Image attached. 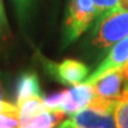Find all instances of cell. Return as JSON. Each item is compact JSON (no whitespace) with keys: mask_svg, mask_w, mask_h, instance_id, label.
Instances as JSON below:
<instances>
[{"mask_svg":"<svg viewBox=\"0 0 128 128\" xmlns=\"http://www.w3.org/2000/svg\"><path fill=\"white\" fill-rule=\"evenodd\" d=\"M4 18V7H2V1H0V23Z\"/></svg>","mask_w":128,"mask_h":128,"instance_id":"cell-18","label":"cell"},{"mask_svg":"<svg viewBox=\"0 0 128 128\" xmlns=\"http://www.w3.org/2000/svg\"><path fill=\"white\" fill-rule=\"evenodd\" d=\"M37 1L38 0H12L20 24H25L30 19V16L36 6Z\"/></svg>","mask_w":128,"mask_h":128,"instance_id":"cell-11","label":"cell"},{"mask_svg":"<svg viewBox=\"0 0 128 128\" xmlns=\"http://www.w3.org/2000/svg\"><path fill=\"white\" fill-rule=\"evenodd\" d=\"M0 114L18 115V106L6 101H0Z\"/></svg>","mask_w":128,"mask_h":128,"instance_id":"cell-15","label":"cell"},{"mask_svg":"<svg viewBox=\"0 0 128 128\" xmlns=\"http://www.w3.org/2000/svg\"><path fill=\"white\" fill-rule=\"evenodd\" d=\"M97 10V18L107 13L118 11L119 0H92Z\"/></svg>","mask_w":128,"mask_h":128,"instance_id":"cell-13","label":"cell"},{"mask_svg":"<svg viewBox=\"0 0 128 128\" xmlns=\"http://www.w3.org/2000/svg\"><path fill=\"white\" fill-rule=\"evenodd\" d=\"M33 97L43 98V92H42L38 75L34 71L28 70V71H24L20 74L16 81L14 101H16V104L18 106L23 101L33 98Z\"/></svg>","mask_w":128,"mask_h":128,"instance_id":"cell-9","label":"cell"},{"mask_svg":"<svg viewBox=\"0 0 128 128\" xmlns=\"http://www.w3.org/2000/svg\"><path fill=\"white\" fill-rule=\"evenodd\" d=\"M56 128H75V127H74L72 124H70V121L66 119V120H64L63 122H60V124H58Z\"/></svg>","mask_w":128,"mask_h":128,"instance_id":"cell-17","label":"cell"},{"mask_svg":"<svg viewBox=\"0 0 128 128\" xmlns=\"http://www.w3.org/2000/svg\"><path fill=\"white\" fill-rule=\"evenodd\" d=\"M116 128H128V82H124V89L114 113Z\"/></svg>","mask_w":128,"mask_h":128,"instance_id":"cell-10","label":"cell"},{"mask_svg":"<svg viewBox=\"0 0 128 128\" xmlns=\"http://www.w3.org/2000/svg\"><path fill=\"white\" fill-rule=\"evenodd\" d=\"M4 98H5L4 89H2V86H1V82H0V101H4Z\"/></svg>","mask_w":128,"mask_h":128,"instance_id":"cell-19","label":"cell"},{"mask_svg":"<svg viewBox=\"0 0 128 128\" xmlns=\"http://www.w3.org/2000/svg\"><path fill=\"white\" fill-rule=\"evenodd\" d=\"M128 36V11H115L101 16L89 28L83 43L86 58L102 60L109 50Z\"/></svg>","mask_w":128,"mask_h":128,"instance_id":"cell-1","label":"cell"},{"mask_svg":"<svg viewBox=\"0 0 128 128\" xmlns=\"http://www.w3.org/2000/svg\"><path fill=\"white\" fill-rule=\"evenodd\" d=\"M128 62V36L118 42L83 83L92 86L103 75L121 69Z\"/></svg>","mask_w":128,"mask_h":128,"instance_id":"cell-5","label":"cell"},{"mask_svg":"<svg viewBox=\"0 0 128 128\" xmlns=\"http://www.w3.org/2000/svg\"><path fill=\"white\" fill-rule=\"evenodd\" d=\"M124 86V78L122 76L121 69H118L103 75L92 87L94 89L95 96L107 100H118L122 92Z\"/></svg>","mask_w":128,"mask_h":128,"instance_id":"cell-8","label":"cell"},{"mask_svg":"<svg viewBox=\"0 0 128 128\" xmlns=\"http://www.w3.org/2000/svg\"><path fill=\"white\" fill-rule=\"evenodd\" d=\"M64 97H65V90H60V92H56L46 96H43V102L49 110L60 112V108L63 103Z\"/></svg>","mask_w":128,"mask_h":128,"instance_id":"cell-12","label":"cell"},{"mask_svg":"<svg viewBox=\"0 0 128 128\" xmlns=\"http://www.w3.org/2000/svg\"><path fill=\"white\" fill-rule=\"evenodd\" d=\"M64 113L49 110L42 97H33L18 104L19 128H56Z\"/></svg>","mask_w":128,"mask_h":128,"instance_id":"cell-3","label":"cell"},{"mask_svg":"<svg viewBox=\"0 0 128 128\" xmlns=\"http://www.w3.org/2000/svg\"><path fill=\"white\" fill-rule=\"evenodd\" d=\"M40 62L45 72L52 80L63 86H77L83 83L90 75L89 65L78 60L65 58L62 62H54L40 57Z\"/></svg>","mask_w":128,"mask_h":128,"instance_id":"cell-4","label":"cell"},{"mask_svg":"<svg viewBox=\"0 0 128 128\" xmlns=\"http://www.w3.org/2000/svg\"><path fill=\"white\" fill-rule=\"evenodd\" d=\"M75 128H116L113 112L88 106L69 118Z\"/></svg>","mask_w":128,"mask_h":128,"instance_id":"cell-6","label":"cell"},{"mask_svg":"<svg viewBox=\"0 0 128 128\" xmlns=\"http://www.w3.org/2000/svg\"><path fill=\"white\" fill-rule=\"evenodd\" d=\"M0 1H2V0H0Z\"/></svg>","mask_w":128,"mask_h":128,"instance_id":"cell-20","label":"cell"},{"mask_svg":"<svg viewBox=\"0 0 128 128\" xmlns=\"http://www.w3.org/2000/svg\"><path fill=\"white\" fill-rule=\"evenodd\" d=\"M97 19V10L92 0H69L62 30V48H66L81 38Z\"/></svg>","mask_w":128,"mask_h":128,"instance_id":"cell-2","label":"cell"},{"mask_svg":"<svg viewBox=\"0 0 128 128\" xmlns=\"http://www.w3.org/2000/svg\"><path fill=\"white\" fill-rule=\"evenodd\" d=\"M121 72H122V76L124 78V82H128V62L121 68Z\"/></svg>","mask_w":128,"mask_h":128,"instance_id":"cell-16","label":"cell"},{"mask_svg":"<svg viewBox=\"0 0 128 128\" xmlns=\"http://www.w3.org/2000/svg\"><path fill=\"white\" fill-rule=\"evenodd\" d=\"M94 95V89L89 84L81 83L77 86H72L70 89L65 90V97L60 106V112L65 115L75 114L76 112L88 107Z\"/></svg>","mask_w":128,"mask_h":128,"instance_id":"cell-7","label":"cell"},{"mask_svg":"<svg viewBox=\"0 0 128 128\" xmlns=\"http://www.w3.org/2000/svg\"><path fill=\"white\" fill-rule=\"evenodd\" d=\"M0 128H19V116L13 114H0Z\"/></svg>","mask_w":128,"mask_h":128,"instance_id":"cell-14","label":"cell"}]
</instances>
